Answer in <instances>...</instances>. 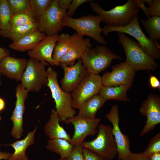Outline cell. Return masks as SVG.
<instances>
[{"mask_svg": "<svg viewBox=\"0 0 160 160\" xmlns=\"http://www.w3.org/2000/svg\"><path fill=\"white\" fill-rule=\"evenodd\" d=\"M112 71H107L101 76L103 85L115 86L132 84L136 71L126 63L113 66Z\"/></svg>", "mask_w": 160, "mask_h": 160, "instance_id": "cell-14", "label": "cell"}, {"mask_svg": "<svg viewBox=\"0 0 160 160\" xmlns=\"http://www.w3.org/2000/svg\"><path fill=\"white\" fill-rule=\"evenodd\" d=\"M36 22L35 18L30 10L24 13L13 15L11 19L10 25L12 28Z\"/></svg>", "mask_w": 160, "mask_h": 160, "instance_id": "cell-31", "label": "cell"}, {"mask_svg": "<svg viewBox=\"0 0 160 160\" xmlns=\"http://www.w3.org/2000/svg\"><path fill=\"white\" fill-rule=\"evenodd\" d=\"M82 63L90 74H99L111 65L113 60H122L105 45L87 48L81 58Z\"/></svg>", "mask_w": 160, "mask_h": 160, "instance_id": "cell-7", "label": "cell"}, {"mask_svg": "<svg viewBox=\"0 0 160 160\" xmlns=\"http://www.w3.org/2000/svg\"><path fill=\"white\" fill-rule=\"evenodd\" d=\"M7 1L13 15L31 10L29 0H7Z\"/></svg>", "mask_w": 160, "mask_h": 160, "instance_id": "cell-32", "label": "cell"}, {"mask_svg": "<svg viewBox=\"0 0 160 160\" xmlns=\"http://www.w3.org/2000/svg\"><path fill=\"white\" fill-rule=\"evenodd\" d=\"M38 30L29 34L16 41L13 42L9 47L17 51L24 52L33 49L46 36Z\"/></svg>", "mask_w": 160, "mask_h": 160, "instance_id": "cell-22", "label": "cell"}, {"mask_svg": "<svg viewBox=\"0 0 160 160\" xmlns=\"http://www.w3.org/2000/svg\"><path fill=\"white\" fill-rule=\"evenodd\" d=\"M38 30L37 22H34L11 28L8 38L15 41L24 36Z\"/></svg>", "mask_w": 160, "mask_h": 160, "instance_id": "cell-29", "label": "cell"}, {"mask_svg": "<svg viewBox=\"0 0 160 160\" xmlns=\"http://www.w3.org/2000/svg\"><path fill=\"white\" fill-rule=\"evenodd\" d=\"M132 84L121 85L115 86L102 85L99 94L106 100H113L121 101H130L127 95L128 90Z\"/></svg>", "mask_w": 160, "mask_h": 160, "instance_id": "cell-24", "label": "cell"}, {"mask_svg": "<svg viewBox=\"0 0 160 160\" xmlns=\"http://www.w3.org/2000/svg\"><path fill=\"white\" fill-rule=\"evenodd\" d=\"M118 41L126 55L125 62L135 71H154L159 65L136 42L125 33L118 32Z\"/></svg>", "mask_w": 160, "mask_h": 160, "instance_id": "cell-1", "label": "cell"}, {"mask_svg": "<svg viewBox=\"0 0 160 160\" xmlns=\"http://www.w3.org/2000/svg\"><path fill=\"white\" fill-rule=\"evenodd\" d=\"M103 18L99 15H89L81 16L78 18H74L65 15L62 21V26L68 27L73 29L79 35L83 36H89L98 43L106 45L107 43L101 36L102 28L100 23Z\"/></svg>", "mask_w": 160, "mask_h": 160, "instance_id": "cell-5", "label": "cell"}, {"mask_svg": "<svg viewBox=\"0 0 160 160\" xmlns=\"http://www.w3.org/2000/svg\"><path fill=\"white\" fill-rule=\"evenodd\" d=\"M64 75L60 80L61 87L67 92H72L86 76L90 73L83 65L81 59L73 65L68 66L60 63Z\"/></svg>", "mask_w": 160, "mask_h": 160, "instance_id": "cell-16", "label": "cell"}, {"mask_svg": "<svg viewBox=\"0 0 160 160\" xmlns=\"http://www.w3.org/2000/svg\"><path fill=\"white\" fill-rule=\"evenodd\" d=\"M13 14L7 0H0V27L1 34L9 37L11 29L10 21Z\"/></svg>", "mask_w": 160, "mask_h": 160, "instance_id": "cell-26", "label": "cell"}, {"mask_svg": "<svg viewBox=\"0 0 160 160\" xmlns=\"http://www.w3.org/2000/svg\"><path fill=\"white\" fill-rule=\"evenodd\" d=\"M57 5L60 8L66 10L71 3V0H56Z\"/></svg>", "mask_w": 160, "mask_h": 160, "instance_id": "cell-40", "label": "cell"}, {"mask_svg": "<svg viewBox=\"0 0 160 160\" xmlns=\"http://www.w3.org/2000/svg\"><path fill=\"white\" fill-rule=\"evenodd\" d=\"M28 61L25 58H17L7 56L0 63L1 74L16 81H20Z\"/></svg>", "mask_w": 160, "mask_h": 160, "instance_id": "cell-19", "label": "cell"}, {"mask_svg": "<svg viewBox=\"0 0 160 160\" xmlns=\"http://www.w3.org/2000/svg\"><path fill=\"white\" fill-rule=\"evenodd\" d=\"M0 34H1V28L0 27ZM10 54V51L8 49L0 47V63L5 57L9 56Z\"/></svg>", "mask_w": 160, "mask_h": 160, "instance_id": "cell-42", "label": "cell"}, {"mask_svg": "<svg viewBox=\"0 0 160 160\" xmlns=\"http://www.w3.org/2000/svg\"><path fill=\"white\" fill-rule=\"evenodd\" d=\"M126 160H149L148 157L144 155L142 153H131Z\"/></svg>", "mask_w": 160, "mask_h": 160, "instance_id": "cell-38", "label": "cell"}, {"mask_svg": "<svg viewBox=\"0 0 160 160\" xmlns=\"http://www.w3.org/2000/svg\"><path fill=\"white\" fill-rule=\"evenodd\" d=\"M71 36V43L70 47L62 58L60 63L68 66L73 65L76 60L81 58L87 48H91L92 47L89 38H84L83 36L76 33Z\"/></svg>", "mask_w": 160, "mask_h": 160, "instance_id": "cell-18", "label": "cell"}, {"mask_svg": "<svg viewBox=\"0 0 160 160\" xmlns=\"http://www.w3.org/2000/svg\"><path fill=\"white\" fill-rule=\"evenodd\" d=\"M159 152H160V133L156 135L151 139L146 148L142 153L148 157L151 155Z\"/></svg>", "mask_w": 160, "mask_h": 160, "instance_id": "cell-33", "label": "cell"}, {"mask_svg": "<svg viewBox=\"0 0 160 160\" xmlns=\"http://www.w3.org/2000/svg\"><path fill=\"white\" fill-rule=\"evenodd\" d=\"M1 120V117L0 116V121Z\"/></svg>", "mask_w": 160, "mask_h": 160, "instance_id": "cell-48", "label": "cell"}, {"mask_svg": "<svg viewBox=\"0 0 160 160\" xmlns=\"http://www.w3.org/2000/svg\"><path fill=\"white\" fill-rule=\"evenodd\" d=\"M96 137L92 140L84 141L81 145L106 160H112L117 155V146L113 135L112 127L99 124Z\"/></svg>", "mask_w": 160, "mask_h": 160, "instance_id": "cell-6", "label": "cell"}, {"mask_svg": "<svg viewBox=\"0 0 160 160\" xmlns=\"http://www.w3.org/2000/svg\"><path fill=\"white\" fill-rule=\"evenodd\" d=\"M139 15L137 14L133 17L131 22L128 25L123 27H117L105 25L102 28V32L105 36L111 32L116 31L129 34L136 39L138 44L153 59L160 57V47L151 40L142 31L139 23Z\"/></svg>", "mask_w": 160, "mask_h": 160, "instance_id": "cell-4", "label": "cell"}, {"mask_svg": "<svg viewBox=\"0 0 160 160\" xmlns=\"http://www.w3.org/2000/svg\"><path fill=\"white\" fill-rule=\"evenodd\" d=\"M52 0H29L31 10L37 21L44 13Z\"/></svg>", "mask_w": 160, "mask_h": 160, "instance_id": "cell-30", "label": "cell"}, {"mask_svg": "<svg viewBox=\"0 0 160 160\" xmlns=\"http://www.w3.org/2000/svg\"><path fill=\"white\" fill-rule=\"evenodd\" d=\"M90 5L93 11L102 17V22L114 27H123L128 25L134 16L138 14L140 10L134 0H129L124 4L117 6L108 11L101 7L99 3L92 1H90Z\"/></svg>", "mask_w": 160, "mask_h": 160, "instance_id": "cell-2", "label": "cell"}, {"mask_svg": "<svg viewBox=\"0 0 160 160\" xmlns=\"http://www.w3.org/2000/svg\"><path fill=\"white\" fill-rule=\"evenodd\" d=\"M107 101L99 94L85 102L79 108L77 116L89 119L95 118L96 113Z\"/></svg>", "mask_w": 160, "mask_h": 160, "instance_id": "cell-23", "label": "cell"}, {"mask_svg": "<svg viewBox=\"0 0 160 160\" xmlns=\"http://www.w3.org/2000/svg\"><path fill=\"white\" fill-rule=\"evenodd\" d=\"M59 36L58 34L46 36L33 49L28 51V56L42 62H47L52 66H57L52 59V55Z\"/></svg>", "mask_w": 160, "mask_h": 160, "instance_id": "cell-17", "label": "cell"}, {"mask_svg": "<svg viewBox=\"0 0 160 160\" xmlns=\"http://www.w3.org/2000/svg\"><path fill=\"white\" fill-rule=\"evenodd\" d=\"M139 112L147 117L145 124L140 134L142 136L149 132L160 123V98L151 93L142 104Z\"/></svg>", "mask_w": 160, "mask_h": 160, "instance_id": "cell-13", "label": "cell"}, {"mask_svg": "<svg viewBox=\"0 0 160 160\" xmlns=\"http://www.w3.org/2000/svg\"><path fill=\"white\" fill-rule=\"evenodd\" d=\"M148 157L149 160H160V152L153 153Z\"/></svg>", "mask_w": 160, "mask_h": 160, "instance_id": "cell-44", "label": "cell"}, {"mask_svg": "<svg viewBox=\"0 0 160 160\" xmlns=\"http://www.w3.org/2000/svg\"><path fill=\"white\" fill-rule=\"evenodd\" d=\"M136 5L140 9H141L145 12L148 18H149L147 14V7L145 5L144 0H134Z\"/></svg>", "mask_w": 160, "mask_h": 160, "instance_id": "cell-41", "label": "cell"}, {"mask_svg": "<svg viewBox=\"0 0 160 160\" xmlns=\"http://www.w3.org/2000/svg\"><path fill=\"white\" fill-rule=\"evenodd\" d=\"M140 22L148 33V38L159 44L158 40L160 39V17H152L147 20L140 19Z\"/></svg>", "mask_w": 160, "mask_h": 160, "instance_id": "cell-28", "label": "cell"}, {"mask_svg": "<svg viewBox=\"0 0 160 160\" xmlns=\"http://www.w3.org/2000/svg\"><path fill=\"white\" fill-rule=\"evenodd\" d=\"M81 145L75 146L68 157L65 159L60 158L59 160H85Z\"/></svg>", "mask_w": 160, "mask_h": 160, "instance_id": "cell-34", "label": "cell"}, {"mask_svg": "<svg viewBox=\"0 0 160 160\" xmlns=\"http://www.w3.org/2000/svg\"><path fill=\"white\" fill-rule=\"evenodd\" d=\"M5 107V103L2 98H0V112L3 111Z\"/></svg>", "mask_w": 160, "mask_h": 160, "instance_id": "cell-45", "label": "cell"}, {"mask_svg": "<svg viewBox=\"0 0 160 160\" xmlns=\"http://www.w3.org/2000/svg\"><path fill=\"white\" fill-rule=\"evenodd\" d=\"M28 93L21 83L17 86L15 105L10 118L13 124L11 135L16 139L21 138L23 135V116L25 111V102Z\"/></svg>", "mask_w": 160, "mask_h": 160, "instance_id": "cell-15", "label": "cell"}, {"mask_svg": "<svg viewBox=\"0 0 160 160\" xmlns=\"http://www.w3.org/2000/svg\"><path fill=\"white\" fill-rule=\"evenodd\" d=\"M89 0H73L68 8V10L66 12V15L68 17H71L76 10L79 6L82 4L87 2H90Z\"/></svg>", "mask_w": 160, "mask_h": 160, "instance_id": "cell-36", "label": "cell"}, {"mask_svg": "<svg viewBox=\"0 0 160 160\" xmlns=\"http://www.w3.org/2000/svg\"><path fill=\"white\" fill-rule=\"evenodd\" d=\"M37 129L36 126L32 131L28 133L23 139L17 140L10 144L4 145L10 146L14 150V153H12L7 160H28V157L26 154V151L28 147L34 144L35 134Z\"/></svg>", "mask_w": 160, "mask_h": 160, "instance_id": "cell-21", "label": "cell"}, {"mask_svg": "<svg viewBox=\"0 0 160 160\" xmlns=\"http://www.w3.org/2000/svg\"><path fill=\"white\" fill-rule=\"evenodd\" d=\"M149 84L151 88L153 89L160 88V82L158 79L155 76L150 75L149 78Z\"/></svg>", "mask_w": 160, "mask_h": 160, "instance_id": "cell-39", "label": "cell"}, {"mask_svg": "<svg viewBox=\"0 0 160 160\" xmlns=\"http://www.w3.org/2000/svg\"><path fill=\"white\" fill-rule=\"evenodd\" d=\"M106 117L112 124V132L117 146L118 158L120 160H126L131 153L130 143L127 136L122 132L119 127L118 106L113 105Z\"/></svg>", "mask_w": 160, "mask_h": 160, "instance_id": "cell-12", "label": "cell"}, {"mask_svg": "<svg viewBox=\"0 0 160 160\" xmlns=\"http://www.w3.org/2000/svg\"><path fill=\"white\" fill-rule=\"evenodd\" d=\"M11 154L12 153H10L3 152L0 150V160L2 159L7 160Z\"/></svg>", "mask_w": 160, "mask_h": 160, "instance_id": "cell-43", "label": "cell"}, {"mask_svg": "<svg viewBox=\"0 0 160 160\" xmlns=\"http://www.w3.org/2000/svg\"><path fill=\"white\" fill-rule=\"evenodd\" d=\"M49 65L36 59L30 58L20 80L22 86L28 92H38L47 86L48 80L45 66Z\"/></svg>", "mask_w": 160, "mask_h": 160, "instance_id": "cell-8", "label": "cell"}, {"mask_svg": "<svg viewBox=\"0 0 160 160\" xmlns=\"http://www.w3.org/2000/svg\"><path fill=\"white\" fill-rule=\"evenodd\" d=\"M147 12L149 18L150 16L160 17V0H153L152 4L147 7Z\"/></svg>", "mask_w": 160, "mask_h": 160, "instance_id": "cell-35", "label": "cell"}, {"mask_svg": "<svg viewBox=\"0 0 160 160\" xmlns=\"http://www.w3.org/2000/svg\"><path fill=\"white\" fill-rule=\"evenodd\" d=\"M82 151L85 160H106L87 148H83Z\"/></svg>", "mask_w": 160, "mask_h": 160, "instance_id": "cell-37", "label": "cell"}, {"mask_svg": "<svg viewBox=\"0 0 160 160\" xmlns=\"http://www.w3.org/2000/svg\"><path fill=\"white\" fill-rule=\"evenodd\" d=\"M66 10L58 6L56 0L52 2L37 22L38 30L46 36L58 34L63 28L62 21L66 15Z\"/></svg>", "mask_w": 160, "mask_h": 160, "instance_id": "cell-10", "label": "cell"}, {"mask_svg": "<svg viewBox=\"0 0 160 160\" xmlns=\"http://www.w3.org/2000/svg\"><path fill=\"white\" fill-rule=\"evenodd\" d=\"M74 146L67 140L63 139H49L46 149L59 154L60 158H67L73 150Z\"/></svg>", "mask_w": 160, "mask_h": 160, "instance_id": "cell-25", "label": "cell"}, {"mask_svg": "<svg viewBox=\"0 0 160 160\" xmlns=\"http://www.w3.org/2000/svg\"><path fill=\"white\" fill-rule=\"evenodd\" d=\"M46 71L48 80L47 86L49 88L54 100L60 121L65 122L76 113L72 106L71 93L66 92L61 89L58 81L57 73L52 67H49Z\"/></svg>", "mask_w": 160, "mask_h": 160, "instance_id": "cell-3", "label": "cell"}, {"mask_svg": "<svg viewBox=\"0 0 160 160\" xmlns=\"http://www.w3.org/2000/svg\"><path fill=\"white\" fill-rule=\"evenodd\" d=\"M102 85L99 74H89L86 76L71 92L73 108L79 109L85 102L99 94Z\"/></svg>", "mask_w": 160, "mask_h": 160, "instance_id": "cell-9", "label": "cell"}, {"mask_svg": "<svg viewBox=\"0 0 160 160\" xmlns=\"http://www.w3.org/2000/svg\"><path fill=\"white\" fill-rule=\"evenodd\" d=\"M71 43V35L65 33L59 35L52 55L53 59L57 65H59L60 60L69 50Z\"/></svg>", "mask_w": 160, "mask_h": 160, "instance_id": "cell-27", "label": "cell"}, {"mask_svg": "<svg viewBox=\"0 0 160 160\" xmlns=\"http://www.w3.org/2000/svg\"><path fill=\"white\" fill-rule=\"evenodd\" d=\"M144 1L145 3L149 6L152 4L153 1L152 0H144Z\"/></svg>", "mask_w": 160, "mask_h": 160, "instance_id": "cell-46", "label": "cell"}, {"mask_svg": "<svg viewBox=\"0 0 160 160\" xmlns=\"http://www.w3.org/2000/svg\"><path fill=\"white\" fill-rule=\"evenodd\" d=\"M1 72H0V85H1Z\"/></svg>", "mask_w": 160, "mask_h": 160, "instance_id": "cell-47", "label": "cell"}, {"mask_svg": "<svg viewBox=\"0 0 160 160\" xmlns=\"http://www.w3.org/2000/svg\"><path fill=\"white\" fill-rule=\"evenodd\" d=\"M100 121L99 118H87L77 116L67 119L65 122L72 124L74 128L70 143L74 146L81 145L87 136L95 135L97 132V128Z\"/></svg>", "mask_w": 160, "mask_h": 160, "instance_id": "cell-11", "label": "cell"}, {"mask_svg": "<svg viewBox=\"0 0 160 160\" xmlns=\"http://www.w3.org/2000/svg\"><path fill=\"white\" fill-rule=\"evenodd\" d=\"M59 122L57 113L55 109H52L49 120L44 127L45 134L49 139H63L70 143L71 138L64 128L60 125Z\"/></svg>", "mask_w": 160, "mask_h": 160, "instance_id": "cell-20", "label": "cell"}]
</instances>
